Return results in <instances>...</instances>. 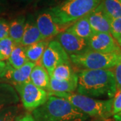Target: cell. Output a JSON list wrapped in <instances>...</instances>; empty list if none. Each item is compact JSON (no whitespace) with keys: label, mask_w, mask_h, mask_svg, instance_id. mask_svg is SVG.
<instances>
[{"label":"cell","mask_w":121,"mask_h":121,"mask_svg":"<svg viewBox=\"0 0 121 121\" xmlns=\"http://www.w3.org/2000/svg\"><path fill=\"white\" fill-rule=\"evenodd\" d=\"M76 93L96 99L112 98L117 85L112 69H80Z\"/></svg>","instance_id":"6da1fadb"},{"label":"cell","mask_w":121,"mask_h":121,"mask_svg":"<svg viewBox=\"0 0 121 121\" xmlns=\"http://www.w3.org/2000/svg\"><path fill=\"white\" fill-rule=\"evenodd\" d=\"M35 121H88L90 117L69 101L48 95L47 100L32 112Z\"/></svg>","instance_id":"7a4b0ae2"},{"label":"cell","mask_w":121,"mask_h":121,"mask_svg":"<svg viewBox=\"0 0 121 121\" xmlns=\"http://www.w3.org/2000/svg\"><path fill=\"white\" fill-rule=\"evenodd\" d=\"M103 0H64L45 9L58 25L69 27L73 22L90 13Z\"/></svg>","instance_id":"3957f363"},{"label":"cell","mask_w":121,"mask_h":121,"mask_svg":"<svg viewBox=\"0 0 121 121\" xmlns=\"http://www.w3.org/2000/svg\"><path fill=\"white\" fill-rule=\"evenodd\" d=\"M48 95H55L67 99L90 118L92 117L98 120H105L112 116V98L96 99L79 94L76 92L49 93Z\"/></svg>","instance_id":"277c9868"},{"label":"cell","mask_w":121,"mask_h":121,"mask_svg":"<svg viewBox=\"0 0 121 121\" xmlns=\"http://www.w3.org/2000/svg\"><path fill=\"white\" fill-rule=\"evenodd\" d=\"M69 57L71 62L80 69H112L121 60V51L104 53L89 50Z\"/></svg>","instance_id":"5b68a950"},{"label":"cell","mask_w":121,"mask_h":121,"mask_svg":"<svg viewBox=\"0 0 121 121\" xmlns=\"http://www.w3.org/2000/svg\"><path fill=\"white\" fill-rule=\"evenodd\" d=\"M21 99L24 108L32 112L42 106L47 100L48 93L32 82H27L14 86Z\"/></svg>","instance_id":"8992f818"},{"label":"cell","mask_w":121,"mask_h":121,"mask_svg":"<svg viewBox=\"0 0 121 121\" xmlns=\"http://www.w3.org/2000/svg\"><path fill=\"white\" fill-rule=\"evenodd\" d=\"M71 63L69 55L56 39L50 40L40 61L51 76L55 68L63 63Z\"/></svg>","instance_id":"52a82bcc"},{"label":"cell","mask_w":121,"mask_h":121,"mask_svg":"<svg viewBox=\"0 0 121 121\" xmlns=\"http://www.w3.org/2000/svg\"><path fill=\"white\" fill-rule=\"evenodd\" d=\"M55 37L69 56L81 55L90 50L87 40L78 37L66 30L60 32Z\"/></svg>","instance_id":"ba28073f"},{"label":"cell","mask_w":121,"mask_h":121,"mask_svg":"<svg viewBox=\"0 0 121 121\" xmlns=\"http://www.w3.org/2000/svg\"><path fill=\"white\" fill-rule=\"evenodd\" d=\"M35 65L32 62L28 61L21 67L15 69L7 62L0 78L4 79V82L8 83L13 87L29 82L31 71Z\"/></svg>","instance_id":"9c48e42d"},{"label":"cell","mask_w":121,"mask_h":121,"mask_svg":"<svg viewBox=\"0 0 121 121\" xmlns=\"http://www.w3.org/2000/svg\"><path fill=\"white\" fill-rule=\"evenodd\" d=\"M88 47L90 51L110 53L121 51V48L117 41L110 34L94 32L87 39Z\"/></svg>","instance_id":"30bf717a"},{"label":"cell","mask_w":121,"mask_h":121,"mask_svg":"<svg viewBox=\"0 0 121 121\" xmlns=\"http://www.w3.org/2000/svg\"><path fill=\"white\" fill-rule=\"evenodd\" d=\"M35 20L43 40H49L68 28L56 24L46 9L39 12L35 17Z\"/></svg>","instance_id":"8fae6325"},{"label":"cell","mask_w":121,"mask_h":121,"mask_svg":"<svg viewBox=\"0 0 121 121\" xmlns=\"http://www.w3.org/2000/svg\"><path fill=\"white\" fill-rule=\"evenodd\" d=\"M87 16L94 32L110 34V18L106 13L102 3Z\"/></svg>","instance_id":"7c38bea8"},{"label":"cell","mask_w":121,"mask_h":121,"mask_svg":"<svg viewBox=\"0 0 121 121\" xmlns=\"http://www.w3.org/2000/svg\"><path fill=\"white\" fill-rule=\"evenodd\" d=\"M41 40H43L36 26L35 17L32 15H30L28 17H26L25 28L20 45L23 47H27Z\"/></svg>","instance_id":"4fadbf2b"},{"label":"cell","mask_w":121,"mask_h":121,"mask_svg":"<svg viewBox=\"0 0 121 121\" xmlns=\"http://www.w3.org/2000/svg\"><path fill=\"white\" fill-rule=\"evenodd\" d=\"M20 97L15 87L8 83L0 82V110L18 104Z\"/></svg>","instance_id":"5bb4252c"},{"label":"cell","mask_w":121,"mask_h":121,"mask_svg":"<svg viewBox=\"0 0 121 121\" xmlns=\"http://www.w3.org/2000/svg\"><path fill=\"white\" fill-rule=\"evenodd\" d=\"M30 82L48 93L50 91V75L40 64H36L31 71Z\"/></svg>","instance_id":"9a60e30c"},{"label":"cell","mask_w":121,"mask_h":121,"mask_svg":"<svg viewBox=\"0 0 121 121\" xmlns=\"http://www.w3.org/2000/svg\"><path fill=\"white\" fill-rule=\"evenodd\" d=\"M78 76L67 80H58L50 77L49 93H71L76 91Z\"/></svg>","instance_id":"2e32d148"},{"label":"cell","mask_w":121,"mask_h":121,"mask_svg":"<svg viewBox=\"0 0 121 121\" xmlns=\"http://www.w3.org/2000/svg\"><path fill=\"white\" fill-rule=\"evenodd\" d=\"M65 30L78 37L86 40L89 39L94 33L87 16H85L73 22Z\"/></svg>","instance_id":"e0dca14e"},{"label":"cell","mask_w":121,"mask_h":121,"mask_svg":"<svg viewBox=\"0 0 121 121\" xmlns=\"http://www.w3.org/2000/svg\"><path fill=\"white\" fill-rule=\"evenodd\" d=\"M26 17L24 15L18 16L9 23V37L16 44H20L22 40Z\"/></svg>","instance_id":"ac0fdd59"},{"label":"cell","mask_w":121,"mask_h":121,"mask_svg":"<svg viewBox=\"0 0 121 121\" xmlns=\"http://www.w3.org/2000/svg\"><path fill=\"white\" fill-rule=\"evenodd\" d=\"M50 40H43L25 47V53L28 61L40 64V61Z\"/></svg>","instance_id":"d6986e66"},{"label":"cell","mask_w":121,"mask_h":121,"mask_svg":"<svg viewBox=\"0 0 121 121\" xmlns=\"http://www.w3.org/2000/svg\"><path fill=\"white\" fill-rule=\"evenodd\" d=\"M28 61L25 53V47L20 44H17L15 47L8 59V63L15 69L21 67Z\"/></svg>","instance_id":"ffe728a7"},{"label":"cell","mask_w":121,"mask_h":121,"mask_svg":"<svg viewBox=\"0 0 121 121\" xmlns=\"http://www.w3.org/2000/svg\"><path fill=\"white\" fill-rule=\"evenodd\" d=\"M76 76L77 72H75L73 69L71 63H69L58 65L53 70L52 75L50 77H52L58 80H67Z\"/></svg>","instance_id":"44dd1931"},{"label":"cell","mask_w":121,"mask_h":121,"mask_svg":"<svg viewBox=\"0 0 121 121\" xmlns=\"http://www.w3.org/2000/svg\"><path fill=\"white\" fill-rule=\"evenodd\" d=\"M102 4L110 20L121 17V0H103Z\"/></svg>","instance_id":"7402d4cb"},{"label":"cell","mask_w":121,"mask_h":121,"mask_svg":"<svg viewBox=\"0 0 121 121\" xmlns=\"http://www.w3.org/2000/svg\"><path fill=\"white\" fill-rule=\"evenodd\" d=\"M20 106L12 105L0 110V121H14L20 114Z\"/></svg>","instance_id":"603a6c76"},{"label":"cell","mask_w":121,"mask_h":121,"mask_svg":"<svg viewBox=\"0 0 121 121\" xmlns=\"http://www.w3.org/2000/svg\"><path fill=\"white\" fill-rule=\"evenodd\" d=\"M16 45L9 37L0 40V60H8Z\"/></svg>","instance_id":"cb8c5ba5"},{"label":"cell","mask_w":121,"mask_h":121,"mask_svg":"<svg viewBox=\"0 0 121 121\" xmlns=\"http://www.w3.org/2000/svg\"><path fill=\"white\" fill-rule=\"evenodd\" d=\"M110 35L116 40L121 36V17L110 20Z\"/></svg>","instance_id":"d4e9b609"},{"label":"cell","mask_w":121,"mask_h":121,"mask_svg":"<svg viewBox=\"0 0 121 121\" xmlns=\"http://www.w3.org/2000/svg\"><path fill=\"white\" fill-rule=\"evenodd\" d=\"M121 112V88L117 89V91L112 98V114Z\"/></svg>","instance_id":"484cf974"},{"label":"cell","mask_w":121,"mask_h":121,"mask_svg":"<svg viewBox=\"0 0 121 121\" xmlns=\"http://www.w3.org/2000/svg\"><path fill=\"white\" fill-rule=\"evenodd\" d=\"M112 69L114 75L117 89L121 88V60L119 61Z\"/></svg>","instance_id":"4316f807"},{"label":"cell","mask_w":121,"mask_h":121,"mask_svg":"<svg viewBox=\"0 0 121 121\" xmlns=\"http://www.w3.org/2000/svg\"><path fill=\"white\" fill-rule=\"evenodd\" d=\"M9 23L4 18H0V40L9 37Z\"/></svg>","instance_id":"83f0119b"},{"label":"cell","mask_w":121,"mask_h":121,"mask_svg":"<svg viewBox=\"0 0 121 121\" xmlns=\"http://www.w3.org/2000/svg\"><path fill=\"white\" fill-rule=\"evenodd\" d=\"M36 0H8V2L10 1L12 4L16 7L24 8L32 4Z\"/></svg>","instance_id":"f1b7e54d"},{"label":"cell","mask_w":121,"mask_h":121,"mask_svg":"<svg viewBox=\"0 0 121 121\" xmlns=\"http://www.w3.org/2000/svg\"><path fill=\"white\" fill-rule=\"evenodd\" d=\"M14 121H35L32 114L26 113V114H20L16 118Z\"/></svg>","instance_id":"f546056e"},{"label":"cell","mask_w":121,"mask_h":121,"mask_svg":"<svg viewBox=\"0 0 121 121\" xmlns=\"http://www.w3.org/2000/svg\"><path fill=\"white\" fill-rule=\"evenodd\" d=\"M64 0H40V5L44 7H52Z\"/></svg>","instance_id":"4dcf8cb0"},{"label":"cell","mask_w":121,"mask_h":121,"mask_svg":"<svg viewBox=\"0 0 121 121\" xmlns=\"http://www.w3.org/2000/svg\"><path fill=\"white\" fill-rule=\"evenodd\" d=\"M9 5L8 0H0V14L5 12L8 9Z\"/></svg>","instance_id":"1f68e13d"},{"label":"cell","mask_w":121,"mask_h":121,"mask_svg":"<svg viewBox=\"0 0 121 121\" xmlns=\"http://www.w3.org/2000/svg\"><path fill=\"white\" fill-rule=\"evenodd\" d=\"M6 65V63H5L4 61H1L0 60V75L3 73V71H4L5 67Z\"/></svg>","instance_id":"d6a6232c"},{"label":"cell","mask_w":121,"mask_h":121,"mask_svg":"<svg viewBox=\"0 0 121 121\" xmlns=\"http://www.w3.org/2000/svg\"><path fill=\"white\" fill-rule=\"evenodd\" d=\"M112 117L114 121H121V112L113 115Z\"/></svg>","instance_id":"836d02e7"},{"label":"cell","mask_w":121,"mask_h":121,"mask_svg":"<svg viewBox=\"0 0 121 121\" xmlns=\"http://www.w3.org/2000/svg\"><path fill=\"white\" fill-rule=\"evenodd\" d=\"M117 43H118V45L120 46V47L121 48V36L118 38V39H117Z\"/></svg>","instance_id":"e575fe53"},{"label":"cell","mask_w":121,"mask_h":121,"mask_svg":"<svg viewBox=\"0 0 121 121\" xmlns=\"http://www.w3.org/2000/svg\"><path fill=\"white\" fill-rule=\"evenodd\" d=\"M98 121H114L113 120H110V119H105V120H98Z\"/></svg>","instance_id":"d590c367"},{"label":"cell","mask_w":121,"mask_h":121,"mask_svg":"<svg viewBox=\"0 0 121 121\" xmlns=\"http://www.w3.org/2000/svg\"></svg>","instance_id":"8d00e7d4"}]
</instances>
